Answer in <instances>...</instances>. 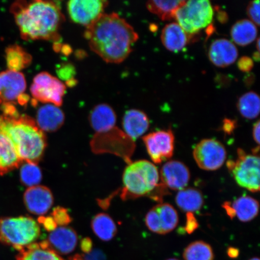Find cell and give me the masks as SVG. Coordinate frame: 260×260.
<instances>
[{"instance_id":"cell-25","label":"cell","mask_w":260,"mask_h":260,"mask_svg":"<svg viewBox=\"0 0 260 260\" xmlns=\"http://www.w3.org/2000/svg\"><path fill=\"white\" fill-rule=\"evenodd\" d=\"M175 202L182 211L192 213L202 208L204 197L201 191L197 188H185L178 191L175 197Z\"/></svg>"},{"instance_id":"cell-28","label":"cell","mask_w":260,"mask_h":260,"mask_svg":"<svg viewBox=\"0 0 260 260\" xmlns=\"http://www.w3.org/2000/svg\"><path fill=\"white\" fill-rule=\"evenodd\" d=\"M6 58L9 70L17 71L27 68L31 62L32 57L18 45H12L6 49Z\"/></svg>"},{"instance_id":"cell-39","label":"cell","mask_w":260,"mask_h":260,"mask_svg":"<svg viewBox=\"0 0 260 260\" xmlns=\"http://www.w3.org/2000/svg\"><path fill=\"white\" fill-rule=\"evenodd\" d=\"M235 123L231 120H225L223 123V129L226 133H231L235 128Z\"/></svg>"},{"instance_id":"cell-2","label":"cell","mask_w":260,"mask_h":260,"mask_svg":"<svg viewBox=\"0 0 260 260\" xmlns=\"http://www.w3.org/2000/svg\"><path fill=\"white\" fill-rule=\"evenodd\" d=\"M11 10L23 40H58V31L64 18L56 3L41 0L19 1Z\"/></svg>"},{"instance_id":"cell-41","label":"cell","mask_w":260,"mask_h":260,"mask_svg":"<svg viewBox=\"0 0 260 260\" xmlns=\"http://www.w3.org/2000/svg\"><path fill=\"white\" fill-rule=\"evenodd\" d=\"M228 254L232 258H236L239 255V251L236 248H230L228 250Z\"/></svg>"},{"instance_id":"cell-34","label":"cell","mask_w":260,"mask_h":260,"mask_svg":"<svg viewBox=\"0 0 260 260\" xmlns=\"http://www.w3.org/2000/svg\"><path fill=\"white\" fill-rule=\"evenodd\" d=\"M259 0H254L250 2L247 7V14L249 16L250 21L256 26L259 25Z\"/></svg>"},{"instance_id":"cell-3","label":"cell","mask_w":260,"mask_h":260,"mask_svg":"<svg viewBox=\"0 0 260 260\" xmlns=\"http://www.w3.org/2000/svg\"><path fill=\"white\" fill-rule=\"evenodd\" d=\"M3 128L14 146L22 162L38 164L44 153L47 139L35 120L19 113L13 115H1Z\"/></svg>"},{"instance_id":"cell-19","label":"cell","mask_w":260,"mask_h":260,"mask_svg":"<svg viewBox=\"0 0 260 260\" xmlns=\"http://www.w3.org/2000/svg\"><path fill=\"white\" fill-rule=\"evenodd\" d=\"M47 242L55 252L67 255L76 248L78 242L77 233L70 227H57L50 233Z\"/></svg>"},{"instance_id":"cell-4","label":"cell","mask_w":260,"mask_h":260,"mask_svg":"<svg viewBox=\"0 0 260 260\" xmlns=\"http://www.w3.org/2000/svg\"><path fill=\"white\" fill-rule=\"evenodd\" d=\"M159 181L160 174L151 162L142 160L132 162L123 172L121 198L126 200L149 196L158 187Z\"/></svg>"},{"instance_id":"cell-21","label":"cell","mask_w":260,"mask_h":260,"mask_svg":"<svg viewBox=\"0 0 260 260\" xmlns=\"http://www.w3.org/2000/svg\"><path fill=\"white\" fill-rule=\"evenodd\" d=\"M122 126L125 134L135 141L147 132L150 122L145 113L141 110L132 109L125 113Z\"/></svg>"},{"instance_id":"cell-46","label":"cell","mask_w":260,"mask_h":260,"mask_svg":"<svg viewBox=\"0 0 260 260\" xmlns=\"http://www.w3.org/2000/svg\"><path fill=\"white\" fill-rule=\"evenodd\" d=\"M166 260H180V259H178L177 258H169V259H166Z\"/></svg>"},{"instance_id":"cell-18","label":"cell","mask_w":260,"mask_h":260,"mask_svg":"<svg viewBox=\"0 0 260 260\" xmlns=\"http://www.w3.org/2000/svg\"><path fill=\"white\" fill-rule=\"evenodd\" d=\"M22 162L14 145L3 128L0 115V175H5L18 168Z\"/></svg>"},{"instance_id":"cell-9","label":"cell","mask_w":260,"mask_h":260,"mask_svg":"<svg viewBox=\"0 0 260 260\" xmlns=\"http://www.w3.org/2000/svg\"><path fill=\"white\" fill-rule=\"evenodd\" d=\"M26 87L23 74L9 70L0 73V106L25 105L29 100L25 94Z\"/></svg>"},{"instance_id":"cell-6","label":"cell","mask_w":260,"mask_h":260,"mask_svg":"<svg viewBox=\"0 0 260 260\" xmlns=\"http://www.w3.org/2000/svg\"><path fill=\"white\" fill-rule=\"evenodd\" d=\"M214 9L209 0L184 1L176 12L174 19L190 37L198 34L213 21Z\"/></svg>"},{"instance_id":"cell-31","label":"cell","mask_w":260,"mask_h":260,"mask_svg":"<svg viewBox=\"0 0 260 260\" xmlns=\"http://www.w3.org/2000/svg\"><path fill=\"white\" fill-rule=\"evenodd\" d=\"M183 258L184 260H214V254L209 243L195 241L184 249Z\"/></svg>"},{"instance_id":"cell-12","label":"cell","mask_w":260,"mask_h":260,"mask_svg":"<svg viewBox=\"0 0 260 260\" xmlns=\"http://www.w3.org/2000/svg\"><path fill=\"white\" fill-rule=\"evenodd\" d=\"M178 222L177 210L168 203L156 205L145 217L146 226L151 232L158 235L171 233L177 226Z\"/></svg>"},{"instance_id":"cell-30","label":"cell","mask_w":260,"mask_h":260,"mask_svg":"<svg viewBox=\"0 0 260 260\" xmlns=\"http://www.w3.org/2000/svg\"><path fill=\"white\" fill-rule=\"evenodd\" d=\"M237 106L239 112L243 118L248 119H255L259 113V97L254 92H247L240 98Z\"/></svg>"},{"instance_id":"cell-1","label":"cell","mask_w":260,"mask_h":260,"mask_svg":"<svg viewBox=\"0 0 260 260\" xmlns=\"http://www.w3.org/2000/svg\"><path fill=\"white\" fill-rule=\"evenodd\" d=\"M84 36L91 50L110 63L125 60L139 39L134 28L116 13L101 15L86 27Z\"/></svg>"},{"instance_id":"cell-36","label":"cell","mask_w":260,"mask_h":260,"mask_svg":"<svg viewBox=\"0 0 260 260\" xmlns=\"http://www.w3.org/2000/svg\"><path fill=\"white\" fill-rule=\"evenodd\" d=\"M38 220L39 222L42 223L48 232H53L57 228V224L51 216L40 217Z\"/></svg>"},{"instance_id":"cell-32","label":"cell","mask_w":260,"mask_h":260,"mask_svg":"<svg viewBox=\"0 0 260 260\" xmlns=\"http://www.w3.org/2000/svg\"><path fill=\"white\" fill-rule=\"evenodd\" d=\"M21 165L20 179L22 183L29 187L38 186L41 183L42 174L38 164L34 162H22Z\"/></svg>"},{"instance_id":"cell-15","label":"cell","mask_w":260,"mask_h":260,"mask_svg":"<svg viewBox=\"0 0 260 260\" xmlns=\"http://www.w3.org/2000/svg\"><path fill=\"white\" fill-rule=\"evenodd\" d=\"M24 202L31 213L41 216L50 210L54 198L48 187L38 185L26 190L24 194Z\"/></svg>"},{"instance_id":"cell-33","label":"cell","mask_w":260,"mask_h":260,"mask_svg":"<svg viewBox=\"0 0 260 260\" xmlns=\"http://www.w3.org/2000/svg\"><path fill=\"white\" fill-rule=\"evenodd\" d=\"M51 217L56 222L57 225L64 226L71 222V217L68 211L62 207L55 208Z\"/></svg>"},{"instance_id":"cell-40","label":"cell","mask_w":260,"mask_h":260,"mask_svg":"<svg viewBox=\"0 0 260 260\" xmlns=\"http://www.w3.org/2000/svg\"><path fill=\"white\" fill-rule=\"evenodd\" d=\"M81 249L84 252L89 253L92 249V242L88 239H85L81 244Z\"/></svg>"},{"instance_id":"cell-43","label":"cell","mask_w":260,"mask_h":260,"mask_svg":"<svg viewBox=\"0 0 260 260\" xmlns=\"http://www.w3.org/2000/svg\"><path fill=\"white\" fill-rule=\"evenodd\" d=\"M253 58H254V60L256 61H258L259 59V52H257V53H255L253 54Z\"/></svg>"},{"instance_id":"cell-42","label":"cell","mask_w":260,"mask_h":260,"mask_svg":"<svg viewBox=\"0 0 260 260\" xmlns=\"http://www.w3.org/2000/svg\"><path fill=\"white\" fill-rule=\"evenodd\" d=\"M70 260H85L80 255H76Z\"/></svg>"},{"instance_id":"cell-35","label":"cell","mask_w":260,"mask_h":260,"mask_svg":"<svg viewBox=\"0 0 260 260\" xmlns=\"http://www.w3.org/2000/svg\"><path fill=\"white\" fill-rule=\"evenodd\" d=\"M239 69L242 72L248 73L252 69L253 62L252 58L243 56L240 58L237 62Z\"/></svg>"},{"instance_id":"cell-5","label":"cell","mask_w":260,"mask_h":260,"mask_svg":"<svg viewBox=\"0 0 260 260\" xmlns=\"http://www.w3.org/2000/svg\"><path fill=\"white\" fill-rule=\"evenodd\" d=\"M41 235V228L30 217H5L0 218V244L18 251L34 243Z\"/></svg>"},{"instance_id":"cell-20","label":"cell","mask_w":260,"mask_h":260,"mask_svg":"<svg viewBox=\"0 0 260 260\" xmlns=\"http://www.w3.org/2000/svg\"><path fill=\"white\" fill-rule=\"evenodd\" d=\"M64 115L58 106L46 104L38 109L37 123L42 132H54L63 125Z\"/></svg>"},{"instance_id":"cell-22","label":"cell","mask_w":260,"mask_h":260,"mask_svg":"<svg viewBox=\"0 0 260 260\" xmlns=\"http://www.w3.org/2000/svg\"><path fill=\"white\" fill-rule=\"evenodd\" d=\"M190 37L176 22L165 25L161 34L162 45L172 52L183 50L188 44Z\"/></svg>"},{"instance_id":"cell-8","label":"cell","mask_w":260,"mask_h":260,"mask_svg":"<svg viewBox=\"0 0 260 260\" xmlns=\"http://www.w3.org/2000/svg\"><path fill=\"white\" fill-rule=\"evenodd\" d=\"M66 86L57 78L50 74L42 72L36 76L30 91L35 101L60 106Z\"/></svg>"},{"instance_id":"cell-27","label":"cell","mask_w":260,"mask_h":260,"mask_svg":"<svg viewBox=\"0 0 260 260\" xmlns=\"http://www.w3.org/2000/svg\"><path fill=\"white\" fill-rule=\"evenodd\" d=\"M92 229L95 235L103 241H110L117 233V226L112 217L105 213H100L93 217Z\"/></svg>"},{"instance_id":"cell-44","label":"cell","mask_w":260,"mask_h":260,"mask_svg":"<svg viewBox=\"0 0 260 260\" xmlns=\"http://www.w3.org/2000/svg\"><path fill=\"white\" fill-rule=\"evenodd\" d=\"M256 49H257L258 52L259 51V39L258 38L257 41H256Z\"/></svg>"},{"instance_id":"cell-26","label":"cell","mask_w":260,"mask_h":260,"mask_svg":"<svg viewBox=\"0 0 260 260\" xmlns=\"http://www.w3.org/2000/svg\"><path fill=\"white\" fill-rule=\"evenodd\" d=\"M257 34V27L249 19L236 22L231 30V37L233 42L240 46H246L252 43Z\"/></svg>"},{"instance_id":"cell-14","label":"cell","mask_w":260,"mask_h":260,"mask_svg":"<svg viewBox=\"0 0 260 260\" xmlns=\"http://www.w3.org/2000/svg\"><path fill=\"white\" fill-rule=\"evenodd\" d=\"M160 178L161 185L174 190H181L187 186L190 179L189 170L183 162L170 160L162 166Z\"/></svg>"},{"instance_id":"cell-29","label":"cell","mask_w":260,"mask_h":260,"mask_svg":"<svg viewBox=\"0 0 260 260\" xmlns=\"http://www.w3.org/2000/svg\"><path fill=\"white\" fill-rule=\"evenodd\" d=\"M184 1H155L151 0L146 3L148 11L158 16L162 21L174 19L175 12Z\"/></svg>"},{"instance_id":"cell-10","label":"cell","mask_w":260,"mask_h":260,"mask_svg":"<svg viewBox=\"0 0 260 260\" xmlns=\"http://www.w3.org/2000/svg\"><path fill=\"white\" fill-rule=\"evenodd\" d=\"M193 158L203 170L216 171L222 167L226 158L225 146L213 139H203L194 146Z\"/></svg>"},{"instance_id":"cell-38","label":"cell","mask_w":260,"mask_h":260,"mask_svg":"<svg viewBox=\"0 0 260 260\" xmlns=\"http://www.w3.org/2000/svg\"><path fill=\"white\" fill-rule=\"evenodd\" d=\"M259 127L260 122L258 120V121L255 123L254 125H253V138L258 145L259 144Z\"/></svg>"},{"instance_id":"cell-24","label":"cell","mask_w":260,"mask_h":260,"mask_svg":"<svg viewBox=\"0 0 260 260\" xmlns=\"http://www.w3.org/2000/svg\"><path fill=\"white\" fill-rule=\"evenodd\" d=\"M16 260H63L47 241L34 243L19 251Z\"/></svg>"},{"instance_id":"cell-13","label":"cell","mask_w":260,"mask_h":260,"mask_svg":"<svg viewBox=\"0 0 260 260\" xmlns=\"http://www.w3.org/2000/svg\"><path fill=\"white\" fill-rule=\"evenodd\" d=\"M107 3L101 0H72L68 3V12L74 22L87 27L104 14Z\"/></svg>"},{"instance_id":"cell-16","label":"cell","mask_w":260,"mask_h":260,"mask_svg":"<svg viewBox=\"0 0 260 260\" xmlns=\"http://www.w3.org/2000/svg\"><path fill=\"white\" fill-rule=\"evenodd\" d=\"M238 50L233 42L226 39H218L210 45L208 56L211 62L219 68H225L235 62Z\"/></svg>"},{"instance_id":"cell-7","label":"cell","mask_w":260,"mask_h":260,"mask_svg":"<svg viewBox=\"0 0 260 260\" xmlns=\"http://www.w3.org/2000/svg\"><path fill=\"white\" fill-rule=\"evenodd\" d=\"M236 160L227 162L232 176L237 184L252 192L259 190V157L258 155L246 154L242 149L237 150Z\"/></svg>"},{"instance_id":"cell-23","label":"cell","mask_w":260,"mask_h":260,"mask_svg":"<svg viewBox=\"0 0 260 260\" xmlns=\"http://www.w3.org/2000/svg\"><path fill=\"white\" fill-rule=\"evenodd\" d=\"M89 122L98 134L105 133L115 128L116 115L111 107L101 104L94 107L89 115Z\"/></svg>"},{"instance_id":"cell-45","label":"cell","mask_w":260,"mask_h":260,"mask_svg":"<svg viewBox=\"0 0 260 260\" xmlns=\"http://www.w3.org/2000/svg\"><path fill=\"white\" fill-rule=\"evenodd\" d=\"M249 260H259V259L258 257H253L251 259H250Z\"/></svg>"},{"instance_id":"cell-37","label":"cell","mask_w":260,"mask_h":260,"mask_svg":"<svg viewBox=\"0 0 260 260\" xmlns=\"http://www.w3.org/2000/svg\"><path fill=\"white\" fill-rule=\"evenodd\" d=\"M198 223L192 213H187V222L186 225V232L191 233L197 229Z\"/></svg>"},{"instance_id":"cell-17","label":"cell","mask_w":260,"mask_h":260,"mask_svg":"<svg viewBox=\"0 0 260 260\" xmlns=\"http://www.w3.org/2000/svg\"><path fill=\"white\" fill-rule=\"evenodd\" d=\"M223 207L231 218L236 217L241 222H247L258 215L259 203L254 198L243 196L237 198L233 203L226 202Z\"/></svg>"},{"instance_id":"cell-11","label":"cell","mask_w":260,"mask_h":260,"mask_svg":"<svg viewBox=\"0 0 260 260\" xmlns=\"http://www.w3.org/2000/svg\"><path fill=\"white\" fill-rule=\"evenodd\" d=\"M142 139L149 157L154 164H161L173 155L175 138L171 129L152 132L144 136Z\"/></svg>"}]
</instances>
